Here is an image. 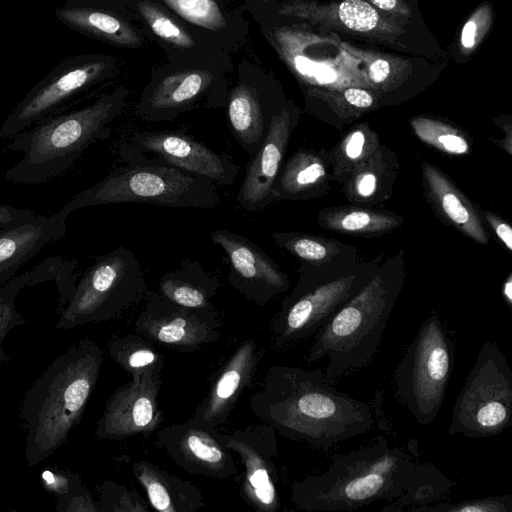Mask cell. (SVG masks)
I'll list each match as a JSON object with an SVG mask.
<instances>
[{
    "mask_svg": "<svg viewBox=\"0 0 512 512\" xmlns=\"http://www.w3.org/2000/svg\"><path fill=\"white\" fill-rule=\"evenodd\" d=\"M237 71V82L229 89L225 106L227 123L236 142L252 156L286 102L274 80L262 69L242 61Z\"/></svg>",
    "mask_w": 512,
    "mask_h": 512,
    "instance_id": "13",
    "label": "cell"
},
{
    "mask_svg": "<svg viewBox=\"0 0 512 512\" xmlns=\"http://www.w3.org/2000/svg\"><path fill=\"white\" fill-rule=\"evenodd\" d=\"M41 481L46 490L56 497L58 512H98L88 489L79 473L60 468L42 471Z\"/></svg>",
    "mask_w": 512,
    "mask_h": 512,
    "instance_id": "31",
    "label": "cell"
},
{
    "mask_svg": "<svg viewBox=\"0 0 512 512\" xmlns=\"http://www.w3.org/2000/svg\"><path fill=\"white\" fill-rule=\"evenodd\" d=\"M477 23L474 19L466 22L462 29L461 44L466 49H472L476 43Z\"/></svg>",
    "mask_w": 512,
    "mask_h": 512,
    "instance_id": "41",
    "label": "cell"
},
{
    "mask_svg": "<svg viewBox=\"0 0 512 512\" xmlns=\"http://www.w3.org/2000/svg\"><path fill=\"white\" fill-rule=\"evenodd\" d=\"M145 301L135 321V332L152 343L191 352L221 336L222 321L215 308L182 307L151 290Z\"/></svg>",
    "mask_w": 512,
    "mask_h": 512,
    "instance_id": "14",
    "label": "cell"
},
{
    "mask_svg": "<svg viewBox=\"0 0 512 512\" xmlns=\"http://www.w3.org/2000/svg\"><path fill=\"white\" fill-rule=\"evenodd\" d=\"M125 144L136 152L151 155L186 173L219 185H232L240 170L239 165L228 155L216 153L181 131H136Z\"/></svg>",
    "mask_w": 512,
    "mask_h": 512,
    "instance_id": "16",
    "label": "cell"
},
{
    "mask_svg": "<svg viewBox=\"0 0 512 512\" xmlns=\"http://www.w3.org/2000/svg\"><path fill=\"white\" fill-rule=\"evenodd\" d=\"M102 363L99 345L84 337L55 358L26 391L21 419L29 467L49 458L66 442L82 418Z\"/></svg>",
    "mask_w": 512,
    "mask_h": 512,
    "instance_id": "2",
    "label": "cell"
},
{
    "mask_svg": "<svg viewBox=\"0 0 512 512\" xmlns=\"http://www.w3.org/2000/svg\"><path fill=\"white\" fill-rule=\"evenodd\" d=\"M129 90L117 86L91 103L47 118L13 136L8 149L22 158L3 173L17 184H41L64 174L93 143L106 140L111 123L127 104Z\"/></svg>",
    "mask_w": 512,
    "mask_h": 512,
    "instance_id": "4",
    "label": "cell"
},
{
    "mask_svg": "<svg viewBox=\"0 0 512 512\" xmlns=\"http://www.w3.org/2000/svg\"><path fill=\"white\" fill-rule=\"evenodd\" d=\"M125 162L94 185L76 194L57 212L62 218L90 206L137 203L170 208L214 209L220 194L212 181L186 173L124 144Z\"/></svg>",
    "mask_w": 512,
    "mask_h": 512,
    "instance_id": "5",
    "label": "cell"
},
{
    "mask_svg": "<svg viewBox=\"0 0 512 512\" xmlns=\"http://www.w3.org/2000/svg\"><path fill=\"white\" fill-rule=\"evenodd\" d=\"M123 66L121 58L106 53L80 54L61 60L6 117L0 127V140L94 97L116 80Z\"/></svg>",
    "mask_w": 512,
    "mask_h": 512,
    "instance_id": "7",
    "label": "cell"
},
{
    "mask_svg": "<svg viewBox=\"0 0 512 512\" xmlns=\"http://www.w3.org/2000/svg\"><path fill=\"white\" fill-rule=\"evenodd\" d=\"M185 24L233 53L245 43L248 22L240 9L226 6L223 0H155Z\"/></svg>",
    "mask_w": 512,
    "mask_h": 512,
    "instance_id": "26",
    "label": "cell"
},
{
    "mask_svg": "<svg viewBox=\"0 0 512 512\" xmlns=\"http://www.w3.org/2000/svg\"><path fill=\"white\" fill-rule=\"evenodd\" d=\"M298 115V110L287 102L273 119L264 142L252 155L236 195L239 206L245 211L258 212L273 202L272 191Z\"/></svg>",
    "mask_w": 512,
    "mask_h": 512,
    "instance_id": "21",
    "label": "cell"
},
{
    "mask_svg": "<svg viewBox=\"0 0 512 512\" xmlns=\"http://www.w3.org/2000/svg\"><path fill=\"white\" fill-rule=\"evenodd\" d=\"M221 284L199 261L186 258L180 265L165 273L159 281V294L182 307L214 308L212 298Z\"/></svg>",
    "mask_w": 512,
    "mask_h": 512,
    "instance_id": "28",
    "label": "cell"
},
{
    "mask_svg": "<svg viewBox=\"0 0 512 512\" xmlns=\"http://www.w3.org/2000/svg\"><path fill=\"white\" fill-rule=\"evenodd\" d=\"M162 386L159 371H148L119 386L107 399L95 436L122 440L135 435L149 436L163 421L158 396Z\"/></svg>",
    "mask_w": 512,
    "mask_h": 512,
    "instance_id": "15",
    "label": "cell"
},
{
    "mask_svg": "<svg viewBox=\"0 0 512 512\" xmlns=\"http://www.w3.org/2000/svg\"><path fill=\"white\" fill-rule=\"evenodd\" d=\"M262 3L269 8L264 2ZM273 12L282 17L309 21H319L325 17L357 32L373 31L380 24L378 12L364 0H345L336 7L328 9L303 1H293L279 5Z\"/></svg>",
    "mask_w": 512,
    "mask_h": 512,
    "instance_id": "29",
    "label": "cell"
},
{
    "mask_svg": "<svg viewBox=\"0 0 512 512\" xmlns=\"http://www.w3.org/2000/svg\"><path fill=\"white\" fill-rule=\"evenodd\" d=\"M455 343L433 314L420 326L393 373L396 395L423 426L437 417L453 371Z\"/></svg>",
    "mask_w": 512,
    "mask_h": 512,
    "instance_id": "10",
    "label": "cell"
},
{
    "mask_svg": "<svg viewBox=\"0 0 512 512\" xmlns=\"http://www.w3.org/2000/svg\"><path fill=\"white\" fill-rule=\"evenodd\" d=\"M158 441L169 457L190 474L228 480L238 472L221 434L193 418L162 429Z\"/></svg>",
    "mask_w": 512,
    "mask_h": 512,
    "instance_id": "20",
    "label": "cell"
},
{
    "mask_svg": "<svg viewBox=\"0 0 512 512\" xmlns=\"http://www.w3.org/2000/svg\"><path fill=\"white\" fill-rule=\"evenodd\" d=\"M453 483L434 465L417 463L405 492L395 500L398 505L394 511H401L403 506L412 505L407 511L418 506L428 505L450 491Z\"/></svg>",
    "mask_w": 512,
    "mask_h": 512,
    "instance_id": "33",
    "label": "cell"
},
{
    "mask_svg": "<svg viewBox=\"0 0 512 512\" xmlns=\"http://www.w3.org/2000/svg\"><path fill=\"white\" fill-rule=\"evenodd\" d=\"M364 136L361 131L352 134L346 146V153L350 158H357L362 152Z\"/></svg>",
    "mask_w": 512,
    "mask_h": 512,
    "instance_id": "42",
    "label": "cell"
},
{
    "mask_svg": "<svg viewBox=\"0 0 512 512\" xmlns=\"http://www.w3.org/2000/svg\"><path fill=\"white\" fill-rule=\"evenodd\" d=\"M429 182L433 194L445 215L471 237L479 242L486 243L487 239L482 225L463 196L433 169L429 172Z\"/></svg>",
    "mask_w": 512,
    "mask_h": 512,
    "instance_id": "32",
    "label": "cell"
},
{
    "mask_svg": "<svg viewBox=\"0 0 512 512\" xmlns=\"http://www.w3.org/2000/svg\"><path fill=\"white\" fill-rule=\"evenodd\" d=\"M390 66L386 60L377 59L369 66V77L375 83H381L388 77Z\"/></svg>",
    "mask_w": 512,
    "mask_h": 512,
    "instance_id": "40",
    "label": "cell"
},
{
    "mask_svg": "<svg viewBox=\"0 0 512 512\" xmlns=\"http://www.w3.org/2000/svg\"><path fill=\"white\" fill-rule=\"evenodd\" d=\"M416 131L424 141L446 152L464 154L468 151L467 141L462 136L431 121H422Z\"/></svg>",
    "mask_w": 512,
    "mask_h": 512,
    "instance_id": "36",
    "label": "cell"
},
{
    "mask_svg": "<svg viewBox=\"0 0 512 512\" xmlns=\"http://www.w3.org/2000/svg\"><path fill=\"white\" fill-rule=\"evenodd\" d=\"M224 251L230 285L257 305L264 306L289 288V280L278 265L247 237L222 228L210 234Z\"/></svg>",
    "mask_w": 512,
    "mask_h": 512,
    "instance_id": "17",
    "label": "cell"
},
{
    "mask_svg": "<svg viewBox=\"0 0 512 512\" xmlns=\"http://www.w3.org/2000/svg\"><path fill=\"white\" fill-rule=\"evenodd\" d=\"M494 229L498 237L507 246L509 250L512 249V230L511 227L506 223H498L494 225Z\"/></svg>",
    "mask_w": 512,
    "mask_h": 512,
    "instance_id": "44",
    "label": "cell"
},
{
    "mask_svg": "<svg viewBox=\"0 0 512 512\" xmlns=\"http://www.w3.org/2000/svg\"><path fill=\"white\" fill-rule=\"evenodd\" d=\"M371 222L368 213L355 211L345 215L341 220V226L347 231H357L366 228Z\"/></svg>",
    "mask_w": 512,
    "mask_h": 512,
    "instance_id": "38",
    "label": "cell"
},
{
    "mask_svg": "<svg viewBox=\"0 0 512 512\" xmlns=\"http://www.w3.org/2000/svg\"><path fill=\"white\" fill-rule=\"evenodd\" d=\"M503 294L507 300L508 305L511 306V303H512V281H511V278H509L506 281L504 288H503Z\"/></svg>",
    "mask_w": 512,
    "mask_h": 512,
    "instance_id": "46",
    "label": "cell"
},
{
    "mask_svg": "<svg viewBox=\"0 0 512 512\" xmlns=\"http://www.w3.org/2000/svg\"><path fill=\"white\" fill-rule=\"evenodd\" d=\"M410 511L422 512H511L512 496H484L454 503H442L434 506L424 505Z\"/></svg>",
    "mask_w": 512,
    "mask_h": 512,
    "instance_id": "34",
    "label": "cell"
},
{
    "mask_svg": "<svg viewBox=\"0 0 512 512\" xmlns=\"http://www.w3.org/2000/svg\"><path fill=\"white\" fill-rule=\"evenodd\" d=\"M56 19L86 37L122 49H140L146 42L139 19L124 0H65Z\"/></svg>",
    "mask_w": 512,
    "mask_h": 512,
    "instance_id": "19",
    "label": "cell"
},
{
    "mask_svg": "<svg viewBox=\"0 0 512 512\" xmlns=\"http://www.w3.org/2000/svg\"><path fill=\"white\" fill-rule=\"evenodd\" d=\"M512 424V370L497 344L485 341L456 398L448 433L497 435Z\"/></svg>",
    "mask_w": 512,
    "mask_h": 512,
    "instance_id": "11",
    "label": "cell"
},
{
    "mask_svg": "<svg viewBox=\"0 0 512 512\" xmlns=\"http://www.w3.org/2000/svg\"><path fill=\"white\" fill-rule=\"evenodd\" d=\"M400 280L390 274L368 279L313 335L307 363L327 357L324 373L332 383L366 366L382 340L401 289Z\"/></svg>",
    "mask_w": 512,
    "mask_h": 512,
    "instance_id": "6",
    "label": "cell"
},
{
    "mask_svg": "<svg viewBox=\"0 0 512 512\" xmlns=\"http://www.w3.org/2000/svg\"><path fill=\"white\" fill-rule=\"evenodd\" d=\"M261 356L254 340L243 341L218 372L192 418L213 428L225 424L240 395L251 385Z\"/></svg>",
    "mask_w": 512,
    "mask_h": 512,
    "instance_id": "23",
    "label": "cell"
},
{
    "mask_svg": "<svg viewBox=\"0 0 512 512\" xmlns=\"http://www.w3.org/2000/svg\"><path fill=\"white\" fill-rule=\"evenodd\" d=\"M99 511H147L144 502L134 492L125 486H120L112 481H105L99 488Z\"/></svg>",
    "mask_w": 512,
    "mask_h": 512,
    "instance_id": "35",
    "label": "cell"
},
{
    "mask_svg": "<svg viewBox=\"0 0 512 512\" xmlns=\"http://www.w3.org/2000/svg\"><path fill=\"white\" fill-rule=\"evenodd\" d=\"M367 280L358 275L324 277L303 266L295 288L272 319L273 346L286 350L313 336Z\"/></svg>",
    "mask_w": 512,
    "mask_h": 512,
    "instance_id": "12",
    "label": "cell"
},
{
    "mask_svg": "<svg viewBox=\"0 0 512 512\" xmlns=\"http://www.w3.org/2000/svg\"><path fill=\"white\" fill-rule=\"evenodd\" d=\"M348 103L358 108H368L372 105V96L365 90L359 88H348L344 92Z\"/></svg>",
    "mask_w": 512,
    "mask_h": 512,
    "instance_id": "39",
    "label": "cell"
},
{
    "mask_svg": "<svg viewBox=\"0 0 512 512\" xmlns=\"http://www.w3.org/2000/svg\"><path fill=\"white\" fill-rule=\"evenodd\" d=\"M375 6L382 10L394 11L397 9V0H370Z\"/></svg>",
    "mask_w": 512,
    "mask_h": 512,
    "instance_id": "45",
    "label": "cell"
},
{
    "mask_svg": "<svg viewBox=\"0 0 512 512\" xmlns=\"http://www.w3.org/2000/svg\"><path fill=\"white\" fill-rule=\"evenodd\" d=\"M376 186V177L373 174H367L362 177L359 185L358 191L362 196H370Z\"/></svg>",
    "mask_w": 512,
    "mask_h": 512,
    "instance_id": "43",
    "label": "cell"
},
{
    "mask_svg": "<svg viewBox=\"0 0 512 512\" xmlns=\"http://www.w3.org/2000/svg\"><path fill=\"white\" fill-rule=\"evenodd\" d=\"M231 54L168 60L156 69L135 107L145 121H172L199 108H225Z\"/></svg>",
    "mask_w": 512,
    "mask_h": 512,
    "instance_id": "8",
    "label": "cell"
},
{
    "mask_svg": "<svg viewBox=\"0 0 512 512\" xmlns=\"http://www.w3.org/2000/svg\"><path fill=\"white\" fill-rule=\"evenodd\" d=\"M415 464L403 448L377 436L336 455L322 473L294 481L291 501L308 512L353 511L379 500L395 501L405 492Z\"/></svg>",
    "mask_w": 512,
    "mask_h": 512,
    "instance_id": "3",
    "label": "cell"
},
{
    "mask_svg": "<svg viewBox=\"0 0 512 512\" xmlns=\"http://www.w3.org/2000/svg\"><path fill=\"white\" fill-rule=\"evenodd\" d=\"M132 474L156 511L195 512L204 507V499L195 486L149 462H135Z\"/></svg>",
    "mask_w": 512,
    "mask_h": 512,
    "instance_id": "27",
    "label": "cell"
},
{
    "mask_svg": "<svg viewBox=\"0 0 512 512\" xmlns=\"http://www.w3.org/2000/svg\"><path fill=\"white\" fill-rule=\"evenodd\" d=\"M262 1H270V0H262Z\"/></svg>",
    "mask_w": 512,
    "mask_h": 512,
    "instance_id": "47",
    "label": "cell"
},
{
    "mask_svg": "<svg viewBox=\"0 0 512 512\" xmlns=\"http://www.w3.org/2000/svg\"><path fill=\"white\" fill-rule=\"evenodd\" d=\"M275 432L266 424L263 428L221 434L225 447L238 454L244 466L241 495L259 512H276L280 507L278 475L272 461V456L277 455Z\"/></svg>",
    "mask_w": 512,
    "mask_h": 512,
    "instance_id": "18",
    "label": "cell"
},
{
    "mask_svg": "<svg viewBox=\"0 0 512 512\" xmlns=\"http://www.w3.org/2000/svg\"><path fill=\"white\" fill-rule=\"evenodd\" d=\"M31 210L0 203V229L19 223L34 216Z\"/></svg>",
    "mask_w": 512,
    "mask_h": 512,
    "instance_id": "37",
    "label": "cell"
},
{
    "mask_svg": "<svg viewBox=\"0 0 512 512\" xmlns=\"http://www.w3.org/2000/svg\"><path fill=\"white\" fill-rule=\"evenodd\" d=\"M149 291L138 258L119 245L84 271L55 327L68 330L112 320L145 300Z\"/></svg>",
    "mask_w": 512,
    "mask_h": 512,
    "instance_id": "9",
    "label": "cell"
},
{
    "mask_svg": "<svg viewBox=\"0 0 512 512\" xmlns=\"http://www.w3.org/2000/svg\"><path fill=\"white\" fill-rule=\"evenodd\" d=\"M320 369L271 366L251 397L252 412L281 436L327 451L367 433L370 406L337 389Z\"/></svg>",
    "mask_w": 512,
    "mask_h": 512,
    "instance_id": "1",
    "label": "cell"
},
{
    "mask_svg": "<svg viewBox=\"0 0 512 512\" xmlns=\"http://www.w3.org/2000/svg\"><path fill=\"white\" fill-rule=\"evenodd\" d=\"M124 1L138 17L145 36L161 47L168 60L229 53L155 0Z\"/></svg>",
    "mask_w": 512,
    "mask_h": 512,
    "instance_id": "22",
    "label": "cell"
},
{
    "mask_svg": "<svg viewBox=\"0 0 512 512\" xmlns=\"http://www.w3.org/2000/svg\"><path fill=\"white\" fill-rule=\"evenodd\" d=\"M77 270L76 259L65 260L61 257H49L0 286V365L10 359L2 347L4 339L13 328L26 323L25 317L16 309V298L19 292L39 283L55 282L58 292L57 314L59 315L68 303L76 285L79 277Z\"/></svg>",
    "mask_w": 512,
    "mask_h": 512,
    "instance_id": "24",
    "label": "cell"
},
{
    "mask_svg": "<svg viewBox=\"0 0 512 512\" xmlns=\"http://www.w3.org/2000/svg\"><path fill=\"white\" fill-rule=\"evenodd\" d=\"M67 231L66 219L58 213L34 215L0 229V286L48 244L62 239Z\"/></svg>",
    "mask_w": 512,
    "mask_h": 512,
    "instance_id": "25",
    "label": "cell"
},
{
    "mask_svg": "<svg viewBox=\"0 0 512 512\" xmlns=\"http://www.w3.org/2000/svg\"><path fill=\"white\" fill-rule=\"evenodd\" d=\"M108 353L131 377L148 371L161 372L165 362L152 342L137 333L113 335L108 343Z\"/></svg>",
    "mask_w": 512,
    "mask_h": 512,
    "instance_id": "30",
    "label": "cell"
}]
</instances>
